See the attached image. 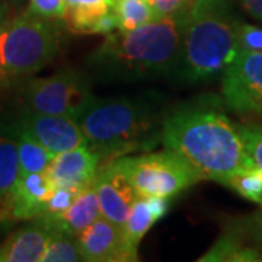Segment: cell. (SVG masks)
I'll list each match as a JSON object with an SVG mask.
<instances>
[{
	"label": "cell",
	"instance_id": "d4e9b609",
	"mask_svg": "<svg viewBox=\"0 0 262 262\" xmlns=\"http://www.w3.org/2000/svg\"><path fill=\"white\" fill-rule=\"evenodd\" d=\"M79 191L66 187H54L51 195L48 198L46 210L41 215H57L64 213L69 207L73 204Z\"/></svg>",
	"mask_w": 262,
	"mask_h": 262
},
{
	"label": "cell",
	"instance_id": "5bb4252c",
	"mask_svg": "<svg viewBox=\"0 0 262 262\" xmlns=\"http://www.w3.org/2000/svg\"><path fill=\"white\" fill-rule=\"evenodd\" d=\"M101 215L102 213L99 200L92 184L91 187L84 188L83 191L79 192L73 204L64 213L57 215H38L34 220L46 226L50 233L56 232L77 239Z\"/></svg>",
	"mask_w": 262,
	"mask_h": 262
},
{
	"label": "cell",
	"instance_id": "603a6c76",
	"mask_svg": "<svg viewBox=\"0 0 262 262\" xmlns=\"http://www.w3.org/2000/svg\"><path fill=\"white\" fill-rule=\"evenodd\" d=\"M225 185L256 204L262 198V173L258 169L253 168L239 172L227 179Z\"/></svg>",
	"mask_w": 262,
	"mask_h": 262
},
{
	"label": "cell",
	"instance_id": "ffe728a7",
	"mask_svg": "<svg viewBox=\"0 0 262 262\" xmlns=\"http://www.w3.org/2000/svg\"><path fill=\"white\" fill-rule=\"evenodd\" d=\"M19 177L20 168L16 140L0 136V204L9 195Z\"/></svg>",
	"mask_w": 262,
	"mask_h": 262
},
{
	"label": "cell",
	"instance_id": "4dcf8cb0",
	"mask_svg": "<svg viewBox=\"0 0 262 262\" xmlns=\"http://www.w3.org/2000/svg\"><path fill=\"white\" fill-rule=\"evenodd\" d=\"M258 204L261 206V210H262V198H261V200H259V203H258ZM261 222H262V217H261Z\"/></svg>",
	"mask_w": 262,
	"mask_h": 262
},
{
	"label": "cell",
	"instance_id": "ac0fdd59",
	"mask_svg": "<svg viewBox=\"0 0 262 262\" xmlns=\"http://www.w3.org/2000/svg\"><path fill=\"white\" fill-rule=\"evenodd\" d=\"M9 130L13 133V139L18 144L20 175L47 172L48 166L56 155L50 151L46 146H42L39 141L35 140L27 131H24L16 125H10Z\"/></svg>",
	"mask_w": 262,
	"mask_h": 262
},
{
	"label": "cell",
	"instance_id": "8992f818",
	"mask_svg": "<svg viewBox=\"0 0 262 262\" xmlns=\"http://www.w3.org/2000/svg\"><path fill=\"white\" fill-rule=\"evenodd\" d=\"M130 178L139 196L173 198L203 181L200 173L179 155L166 150L115 159Z\"/></svg>",
	"mask_w": 262,
	"mask_h": 262
},
{
	"label": "cell",
	"instance_id": "3957f363",
	"mask_svg": "<svg viewBox=\"0 0 262 262\" xmlns=\"http://www.w3.org/2000/svg\"><path fill=\"white\" fill-rule=\"evenodd\" d=\"M237 25L227 0H191L182 13L181 48L175 73L195 83L223 73L237 48Z\"/></svg>",
	"mask_w": 262,
	"mask_h": 262
},
{
	"label": "cell",
	"instance_id": "7a4b0ae2",
	"mask_svg": "<svg viewBox=\"0 0 262 262\" xmlns=\"http://www.w3.org/2000/svg\"><path fill=\"white\" fill-rule=\"evenodd\" d=\"M182 13L156 19L133 31L106 34L86 60L89 69L103 82H133L175 73Z\"/></svg>",
	"mask_w": 262,
	"mask_h": 262
},
{
	"label": "cell",
	"instance_id": "6da1fadb",
	"mask_svg": "<svg viewBox=\"0 0 262 262\" xmlns=\"http://www.w3.org/2000/svg\"><path fill=\"white\" fill-rule=\"evenodd\" d=\"M160 143L188 162L201 178L223 185L236 173L253 169L237 127L213 106H191L166 117Z\"/></svg>",
	"mask_w": 262,
	"mask_h": 262
},
{
	"label": "cell",
	"instance_id": "44dd1931",
	"mask_svg": "<svg viewBox=\"0 0 262 262\" xmlns=\"http://www.w3.org/2000/svg\"><path fill=\"white\" fill-rule=\"evenodd\" d=\"M262 255L232 236L222 237L200 261H262Z\"/></svg>",
	"mask_w": 262,
	"mask_h": 262
},
{
	"label": "cell",
	"instance_id": "e0dca14e",
	"mask_svg": "<svg viewBox=\"0 0 262 262\" xmlns=\"http://www.w3.org/2000/svg\"><path fill=\"white\" fill-rule=\"evenodd\" d=\"M168 198L162 196H139L131 207L130 214L122 225L127 242L139 252V245L150 229L168 213Z\"/></svg>",
	"mask_w": 262,
	"mask_h": 262
},
{
	"label": "cell",
	"instance_id": "4fadbf2b",
	"mask_svg": "<svg viewBox=\"0 0 262 262\" xmlns=\"http://www.w3.org/2000/svg\"><path fill=\"white\" fill-rule=\"evenodd\" d=\"M102 166L101 156L91 147H76L57 153L47 169L54 187L83 191L91 187Z\"/></svg>",
	"mask_w": 262,
	"mask_h": 262
},
{
	"label": "cell",
	"instance_id": "f546056e",
	"mask_svg": "<svg viewBox=\"0 0 262 262\" xmlns=\"http://www.w3.org/2000/svg\"><path fill=\"white\" fill-rule=\"evenodd\" d=\"M2 29H3V25H2V16H0V32H2Z\"/></svg>",
	"mask_w": 262,
	"mask_h": 262
},
{
	"label": "cell",
	"instance_id": "30bf717a",
	"mask_svg": "<svg viewBox=\"0 0 262 262\" xmlns=\"http://www.w3.org/2000/svg\"><path fill=\"white\" fill-rule=\"evenodd\" d=\"M54 189L47 172L20 175L0 204V223L28 222L41 215Z\"/></svg>",
	"mask_w": 262,
	"mask_h": 262
},
{
	"label": "cell",
	"instance_id": "8fae6325",
	"mask_svg": "<svg viewBox=\"0 0 262 262\" xmlns=\"http://www.w3.org/2000/svg\"><path fill=\"white\" fill-rule=\"evenodd\" d=\"M83 261L131 262L139 259V252L131 248L121 226L101 215L77 237Z\"/></svg>",
	"mask_w": 262,
	"mask_h": 262
},
{
	"label": "cell",
	"instance_id": "cb8c5ba5",
	"mask_svg": "<svg viewBox=\"0 0 262 262\" xmlns=\"http://www.w3.org/2000/svg\"><path fill=\"white\" fill-rule=\"evenodd\" d=\"M242 137L246 153L252 162L253 168L262 173V125L258 124H241L236 125Z\"/></svg>",
	"mask_w": 262,
	"mask_h": 262
},
{
	"label": "cell",
	"instance_id": "2e32d148",
	"mask_svg": "<svg viewBox=\"0 0 262 262\" xmlns=\"http://www.w3.org/2000/svg\"><path fill=\"white\" fill-rule=\"evenodd\" d=\"M48 239L50 230L34 220L0 244V262H41Z\"/></svg>",
	"mask_w": 262,
	"mask_h": 262
},
{
	"label": "cell",
	"instance_id": "d6986e66",
	"mask_svg": "<svg viewBox=\"0 0 262 262\" xmlns=\"http://www.w3.org/2000/svg\"><path fill=\"white\" fill-rule=\"evenodd\" d=\"M114 13L118 31H133L159 19L147 0H115Z\"/></svg>",
	"mask_w": 262,
	"mask_h": 262
},
{
	"label": "cell",
	"instance_id": "52a82bcc",
	"mask_svg": "<svg viewBox=\"0 0 262 262\" xmlns=\"http://www.w3.org/2000/svg\"><path fill=\"white\" fill-rule=\"evenodd\" d=\"M19 95L27 110L73 120H77L95 96L89 79L82 72L69 69L48 77L25 80Z\"/></svg>",
	"mask_w": 262,
	"mask_h": 262
},
{
	"label": "cell",
	"instance_id": "4316f807",
	"mask_svg": "<svg viewBox=\"0 0 262 262\" xmlns=\"http://www.w3.org/2000/svg\"><path fill=\"white\" fill-rule=\"evenodd\" d=\"M28 12L46 19H64L66 0H29Z\"/></svg>",
	"mask_w": 262,
	"mask_h": 262
},
{
	"label": "cell",
	"instance_id": "5b68a950",
	"mask_svg": "<svg viewBox=\"0 0 262 262\" xmlns=\"http://www.w3.org/2000/svg\"><path fill=\"white\" fill-rule=\"evenodd\" d=\"M56 19L25 12L0 32V83L32 76L48 66L58 53L60 29Z\"/></svg>",
	"mask_w": 262,
	"mask_h": 262
},
{
	"label": "cell",
	"instance_id": "7c38bea8",
	"mask_svg": "<svg viewBox=\"0 0 262 262\" xmlns=\"http://www.w3.org/2000/svg\"><path fill=\"white\" fill-rule=\"evenodd\" d=\"M94 188L103 217L122 227L139 194L117 160L101 166L94 181Z\"/></svg>",
	"mask_w": 262,
	"mask_h": 262
},
{
	"label": "cell",
	"instance_id": "9c48e42d",
	"mask_svg": "<svg viewBox=\"0 0 262 262\" xmlns=\"http://www.w3.org/2000/svg\"><path fill=\"white\" fill-rule=\"evenodd\" d=\"M13 125L27 131L54 155L76 147H89L77 121L69 117L35 113L22 106Z\"/></svg>",
	"mask_w": 262,
	"mask_h": 262
},
{
	"label": "cell",
	"instance_id": "9a60e30c",
	"mask_svg": "<svg viewBox=\"0 0 262 262\" xmlns=\"http://www.w3.org/2000/svg\"><path fill=\"white\" fill-rule=\"evenodd\" d=\"M115 0H66V24L75 34L106 35L118 29Z\"/></svg>",
	"mask_w": 262,
	"mask_h": 262
},
{
	"label": "cell",
	"instance_id": "f1b7e54d",
	"mask_svg": "<svg viewBox=\"0 0 262 262\" xmlns=\"http://www.w3.org/2000/svg\"><path fill=\"white\" fill-rule=\"evenodd\" d=\"M242 5L249 15L262 20V0H242Z\"/></svg>",
	"mask_w": 262,
	"mask_h": 262
},
{
	"label": "cell",
	"instance_id": "277c9868",
	"mask_svg": "<svg viewBox=\"0 0 262 262\" xmlns=\"http://www.w3.org/2000/svg\"><path fill=\"white\" fill-rule=\"evenodd\" d=\"M163 120L146 101L94 96L76 121L105 165L131 151L155 147L160 141Z\"/></svg>",
	"mask_w": 262,
	"mask_h": 262
},
{
	"label": "cell",
	"instance_id": "484cf974",
	"mask_svg": "<svg viewBox=\"0 0 262 262\" xmlns=\"http://www.w3.org/2000/svg\"><path fill=\"white\" fill-rule=\"evenodd\" d=\"M237 48L241 51H259L262 53V28L239 22V25H237Z\"/></svg>",
	"mask_w": 262,
	"mask_h": 262
},
{
	"label": "cell",
	"instance_id": "7402d4cb",
	"mask_svg": "<svg viewBox=\"0 0 262 262\" xmlns=\"http://www.w3.org/2000/svg\"><path fill=\"white\" fill-rule=\"evenodd\" d=\"M83 261L77 239L63 233L51 232L46 252L41 262H76Z\"/></svg>",
	"mask_w": 262,
	"mask_h": 262
},
{
	"label": "cell",
	"instance_id": "ba28073f",
	"mask_svg": "<svg viewBox=\"0 0 262 262\" xmlns=\"http://www.w3.org/2000/svg\"><path fill=\"white\" fill-rule=\"evenodd\" d=\"M222 94L236 113H262V53H236L223 70Z\"/></svg>",
	"mask_w": 262,
	"mask_h": 262
},
{
	"label": "cell",
	"instance_id": "83f0119b",
	"mask_svg": "<svg viewBox=\"0 0 262 262\" xmlns=\"http://www.w3.org/2000/svg\"><path fill=\"white\" fill-rule=\"evenodd\" d=\"M158 18H168L182 13L191 0H147Z\"/></svg>",
	"mask_w": 262,
	"mask_h": 262
}]
</instances>
